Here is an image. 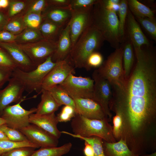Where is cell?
Here are the masks:
<instances>
[{
  "label": "cell",
  "instance_id": "obj_1",
  "mask_svg": "<svg viewBox=\"0 0 156 156\" xmlns=\"http://www.w3.org/2000/svg\"><path fill=\"white\" fill-rule=\"evenodd\" d=\"M134 49L135 64L122 86L112 87L110 102L136 133L156 114V53L151 47Z\"/></svg>",
  "mask_w": 156,
  "mask_h": 156
},
{
  "label": "cell",
  "instance_id": "obj_2",
  "mask_svg": "<svg viewBox=\"0 0 156 156\" xmlns=\"http://www.w3.org/2000/svg\"><path fill=\"white\" fill-rule=\"evenodd\" d=\"M90 24L101 32L112 47L116 49L120 47L122 42L116 12L106 8L101 0H98L92 9Z\"/></svg>",
  "mask_w": 156,
  "mask_h": 156
},
{
  "label": "cell",
  "instance_id": "obj_3",
  "mask_svg": "<svg viewBox=\"0 0 156 156\" xmlns=\"http://www.w3.org/2000/svg\"><path fill=\"white\" fill-rule=\"evenodd\" d=\"M104 40L101 32L90 24L73 46L68 57L75 68L86 69L88 57L99 49Z\"/></svg>",
  "mask_w": 156,
  "mask_h": 156
},
{
  "label": "cell",
  "instance_id": "obj_4",
  "mask_svg": "<svg viewBox=\"0 0 156 156\" xmlns=\"http://www.w3.org/2000/svg\"><path fill=\"white\" fill-rule=\"evenodd\" d=\"M70 125L75 135L86 138L98 137L109 142H116L107 119H90L76 114L72 119Z\"/></svg>",
  "mask_w": 156,
  "mask_h": 156
},
{
  "label": "cell",
  "instance_id": "obj_5",
  "mask_svg": "<svg viewBox=\"0 0 156 156\" xmlns=\"http://www.w3.org/2000/svg\"><path fill=\"white\" fill-rule=\"evenodd\" d=\"M52 56L48 57L43 63L35 69L28 72L23 71L18 68L12 73L11 77L18 79L23 84L25 90L28 93L35 91L41 93L42 82L46 76L58 62L53 61Z\"/></svg>",
  "mask_w": 156,
  "mask_h": 156
},
{
  "label": "cell",
  "instance_id": "obj_6",
  "mask_svg": "<svg viewBox=\"0 0 156 156\" xmlns=\"http://www.w3.org/2000/svg\"><path fill=\"white\" fill-rule=\"evenodd\" d=\"M123 52V46L116 49L96 70L110 83L112 87H120L126 80L122 66Z\"/></svg>",
  "mask_w": 156,
  "mask_h": 156
},
{
  "label": "cell",
  "instance_id": "obj_7",
  "mask_svg": "<svg viewBox=\"0 0 156 156\" xmlns=\"http://www.w3.org/2000/svg\"><path fill=\"white\" fill-rule=\"evenodd\" d=\"M94 83L93 79L90 77H77L70 74L59 85L72 98H88L94 100Z\"/></svg>",
  "mask_w": 156,
  "mask_h": 156
},
{
  "label": "cell",
  "instance_id": "obj_8",
  "mask_svg": "<svg viewBox=\"0 0 156 156\" xmlns=\"http://www.w3.org/2000/svg\"><path fill=\"white\" fill-rule=\"evenodd\" d=\"M16 45L28 56L37 67L52 56L56 47L57 42L43 39L34 42L17 44Z\"/></svg>",
  "mask_w": 156,
  "mask_h": 156
},
{
  "label": "cell",
  "instance_id": "obj_9",
  "mask_svg": "<svg viewBox=\"0 0 156 156\" xmlns=\"http://www.w3.org/2000/svg\"><path fill=\"white\" fill-rule=\"evenodd\" d=\"M23 101L13 105H9L3 111L0 116L5 120V124L8 127L19 130L30 124L29 116L36 112V108L25 109L21 105Z\"/></svg>",
  "mask_w": 156,
  "mask_h": 156
},
{
  "label": "cell",
  "instance_id": "obj_10",
  "mask_svg": "<svg viewBox=\"0 0 156 156\" xmlns=\"http://www.w3.org/2000/svg\"><path fill=\"white\" fill-rule=\"evenodd\" d=\"M94 81L93 99L102 107L107 116L111 117L109 103L112 99V86L107 79L101 76L96 70L92 73Z\"/></svg>",
  "mask_w": 156,
  "mask_h": 156
},
{
  "label": "cell",
  "instance_id": "obj_11",
  "mask_svg": "<svg viewBox=\"0 0 156 156\" xmlns=\"http://www.w3.org/2000/svg\"><path fill=\"white\" fill-rule=\"evenodd\" d=\"M75 68L68 57L58 62L45 77L42 83V90H47L61 84L70 74L75 73Z\"/></svg>",
  "mask_w": 156,
  "mask_h": 156
},
{
  "label": "cell",
  "instance_id": "obj_12",
  "mask_svg": "<svg viewBox=\"0 0 156 156\" xmlns=\"http://www.w3.org/2000/svg\"><path fill=\"white\" fill-rule=\"evenodd\" d=\"M32 143L40 147H57L58 139L37 126L30 124L19 130Z\"/></svg>",
  "mask_w": 156,
  "mask_h": 156
},
{
  "label": "cell",
  "instance_id": "obj_13",
  "mask_svg": "<svg viewBox=\"0 0 156 156\" xmlns=\"http://www.w3.org/2000/svg\"><path fill=\"white\" fill-rule=\"evenodd\" d=\"M24 86L16 78L11 77L6 86L0 90V116L3 110L12 103L23 101Z\"/></svg>",
  "mask_w": 156,
  "mask_h": 156
},
{
  "label": "cell",
  "instance_id": "obj_14",
  "mask_svg": "<svg viewBox=\"0 0 156 156\" xmlns=\"http://www.w3.org/2000/svg\"><path fill=\"white\" fill-rule=\"evenodd\" d=\"M76 114L92 119H107V116L101 105L95 100L88 98H73Z\"/></svg>",
  "mask_w": 156,
  "mask_h": 156
},
{
  "label": "cell",
  "instance_id": "obj_15",
  "mask_svg": "<svg viewBox=\"0 0 156 156\" xmlns=\"http://www.w3.org/2000/svg\"><path fill=\"white\" fill-rule=\"evenodd\" d=\"M91 10L85 11H72V15L69 23L72 48L82 34L90 25Z\"/></svg>",
  "mask_w": 156,
  "mask_h": 156
},
{
  "label": "cell",
  "instance_id": "obj_16",
  "mask_svg": "<svg viewBox=\"0 0 156 156\" xmlns=\"http://www.w3.org/2000/svg\"><path fill=\"white\" fill-rule=\"evenodd\" d=\"M129 40L133 48H140L142 46H151V43L144 35L138 22L129 8L125 26Z\"/></svg>",
  "mask_w": 156,
  "mask_h": 156
},
{
  "label": "cell",
  "instance_id": "obj_17",
  "mask_svg": "<svg viewBox=\"0 0 156 156\" xmlns=\"http://www.w3.org/2000/svg\"><path fill=\"white\" fill-rule=\"evenodd\" d=\"M0 46L5 50L20 69L28 72L36 68L26 54L14 42H0Z\"/></svg>",
  "mask_w": 156,
  "mask_h": 156
},
{
  "label": "cell",
  "instance_id": "obj_18",
  "mask_svg": "<svg viewBox=\"0 0 156 156\" xmlns=\"http://www.w3.org/2000/svg\"><path fill=\"white\" fill-rule=\"evenodd\" d=\"M30 124L35 125L53 135L58 139L62 133L57 127L59 122L55 113L45 115L32 113L29 116Z\"/></svg>",
  "mask_w": 156,
  "mask_h": 156
},
{
  "label": "cell",
  "instance_id": "obj_19",
  "mask_svg": "<svg viewBox=\"0 0 156 156\" xmlns=\"http://www.w3.org/2000/svg\"><path fill=\"white\" fill-rule=\"evenodd\" d=\"M72 48L68 22L61 33L55 51L51 57L52 60L58 62L65 60L69 57Z\"/></svg>",
  "mask_w": 156,
  "mask_h": 156
},
{
  "label": "cell",
  "instance_id": "obj_20",
  "mask_svg": "<svg viewBox=\"0 0 156 156\" xmlns=\"http://www.w3.org/2000/svg\"><path fill=\"white\" fill-rule=\"evenodd\" d=\"M42 13L43 19L49 20L64 27L69 21L72 15V12L69 8L49 5H48Z\"/></svg>",
  "mask_w": 156,
  "mask_h": 156
},
{
  "label": "cell",
  "instance_id": "obj_21",
  "mask_svg": "<svg viewBox=\"0 0 156 156\" xmlns=\"http://www.w3.org/2000/svg\"><path fill=\"white\" fill-rule=\"evenodd\" d=\"M103 146L105 156H139L130 149L126 139L122 138L114 142L103 140Z\"/></svg>",
  "mask_w": 156,
  "mask_h": 156
},
{
  "label": "cell",
  "instance_id": "obj_22",
  "mask_svg": "<svg viewBox=\"0 0 156 156\" xmlns=\"http://www.w3.org/2000/svg\"><path fill=\"white\" fill-rule=\"evenodd\" d=\"M41 93V101L36 108V114L45 115L55 113L60 106L48 90H42Z\"/></svg>",
  "mask_w": 156,
  "mask_h": 156
},
{
  "label": "cell",
  "instance_id": "obj_23",
  "mask_svg": "<svg viewBox=\"0 0 156 156\" xmlns=\"http://www.w3.org/2000/svg\"><path fill=\"white\" fill-rule=\"evenodd\" d=\"M43 20L39 29L43 38L57 42L65 27L49 20Z\"/></svg>",
  "mask_w": 156,
  "mask_h": 156
},
{
  "label": "cell",
  "instance_id": "obj_24",
  "mask_svg": "<svg viewBox=\"0 0 156 156\" xmlns=\"http://www.w3.org/2000/svg\"><path fill=\"white\" fill-rule=\"evenodd\" d=\"M128 8L136 17L155 18V11L137 0H127Z\"/></svg>",
  "mask_w": 156,
  "mask_h": 156
},
{
  "label": "cell",
  "instance_id": "obj_25",
  "mask_svg": "<svg viewBox=\"0 0 156 156\" xmlns=\"http://www.w3.org/2000/svg\"><path fill=\"white\" fill-rule=\"evenodd\" d=\"M72 146L69 142L59 147H41L35 150L31 156H62L68 153Z\"/></svg>",
  "mask_w": 156,
  "mask_h": 156
},
{
  "label": "cell",
  "instance_id": "obj_26",
  "mask_svg": "<svg viewBox=\"0 0 156 156\" xmlns=\"http://www.w3.org/2000/svg\"><path fill=\"white\" fill-rule=\"evenodd\" d=\"M47 90L60 106L62 105L69 106L75 110V105L74 99L59 85L54 86Z\"/></svg>",
  "mask_w": 156,
  "mask_h": 156
},
{
  "label": "cell",
  "instance_id": "obj_27",
  "mask_svg": "<svg viewBox=\"0 0 156 156\" xmlns=\"http://www.w3.org/2000/svg\"><path fill=\"white\" fill-rule=\"evenodd\" d=\"M43 39L39 29L27 27L22 32L16 35L14 42L25 44L37 42Z\"/></svg>",
  "mask_w": 156,
  "mask_h": 156
},
{
  "label": "cell",
  "instance_id": "obj_28",
  "mask_svg": "<svg viewBox=\"0 0 156 156\" xmlns=\"http://www.w3.org/2000/svg\"><path fill=\"white\" fill-rule=\"evenodd\" d=\"M133 46L129 40L123 46V58L125 77L127 79L129 76L132 69L134 61Z\"/></svg>",
  "mask_w": 156,
  "mask_h": 156
},
{
  "label": "cell",
  "instance_id": "obj_29",
  "mask_svg": "<svg viewBox=\"0 0 156 156\" xmlns=\"http://www.w3.org/2000/svg\"><path fill=\"white\" fill-rule=\"evenodd\" d=\"M61 132L62 133L80 139L88 142L92 147L95 156H105L103 146V140L101 138L96 136L83 137L66 131H62Z\"/></svg>",
  "mask_w": 156,
  "mask_h": 156
},
{
  "label": "cell",
  "instance_id": "obj_30",
  "mask_svg": "<svg viewBox=\"0 0 156 156\" xmlns=\"http://www.w3.org/2000/svg\"><path fill=\"white\" fill-rule=\"evenodd\" d=\"M119 5L118 11L119 15V30L122 43L125 39V23L128 9L127 0H120Z\"/></svg>",
  "mask_w": 156,
  "mask_h": 156
},
{
  "label": "cell",
  "instance_id": "obj_31",
  "mask_svg": "<svg viewBox=\"0 0 156 156\" xmlns=\"http://www.w3.org/2000/svg\"><path fill=\"white\" fill-rule=\"evenodd\" d=\"M22 147H30L35 148L40 147L29 140L22 142H15L9 140H0V156L12 149Z\"/></svg>",
  "mask_w": 156,
  "mask_h": 156
},
{
  "label": "cell",
  "instance_id": "obj_32",
  "mask_svg": "<svg viewBox=\"0 0 156 156\" xmlns=\"http://www.w3.org/2000/svg\"><path fill=\"white\" fill-rule=\"evenodd\" d=\"M27 27L22 16L14 18L8 21L3 29L5 30L17 35L22 32Z\"/></svg>",
  "mask_w": 156,
  "mask_h": 156
},
{
  "label": "cell",
  "instance_id": "obj_33",
  "mask_svg": "<svg viewBox=\"0 0 156 156\" xmlns=\"http://www.w3.org/2000/svg\"><path fill=\"white\" fill-rule=\"evenodd\" d=\"M98 0H71L69 8L72 12L85 11L92 10Z\"/></svg>",
  "mask_w": 156,
  "mask_h": 156
},
{
  "label": "cell",
  "instance_id": "obj_34",
  "mask_svg": "<svg viewBox=\"0 0 156 156\" xmlns=\"http://www.w3.org/2000/svg\"><path fill=\"white\" fill-rule=\"evenodd\" d=\"M136 20L145 29L151 37L156 40V21L155 18L136 17Z\"/></svg>",
  "mask_w": 156,
  "mask_h": 156
},
{
  "label": "cell",
  "instance_id": "obj_35",
  "mask_svg": "<svg viewBox=\"0 0 156 156\" xmlns=\"http://www.w3.org/2000/svg\"><path fill=\"white\" fill-rule=\"evenodd\" d=\"M0 129L5 133L9 140L11 141L22 142L28 140L19 130L9 127L5 124L0 126Z\"/></svg>",
  "mask_w": 156,
  "mask_h": 156
},
{
  "label": "cell",
  "instance_id": "obj_36",
  "mask_svg": "<svg viewBox=\"0 0 156 156\" xmlns=\"http://www.w3.org/2000/svg\"><path fill=\"white\" fill-rule=\"evenodd\" d=\"M17 66L6 51L0 49V68L12 72Z\"/></svg>",
  "mask_w": 156,
  "mask_h": 156
},
{
  "label": "cell",
  "instance_id": "obj_37",
  "mask_svg": "<svg viewBox=\"0 0 156 156\" xmlns=\"http://www.w3.org/2000/svg\"><path fill=\"white\" fill-rule=\"evenodd\" d=\"M23 18L27 27L34 29H39L43 20L42 14L33 12L25 14Z\"/></svg>",
  "mask_w": 156,
  "mask_h": 156
},
{
  "label": "cell",
  "instance_id": "obj_38",
  "mask_svg": "<svg viewBox=\"0 0 156 156\" xmlns=\"http://www.w3.org/2000/svg\"><path fill=\"white\" fill-rule=\"evenodd\" d=\"M116 115L113 118V127L112 133L115 138H119L122 135L125 123L124 117L119 112L116 111Z\"/></svg>",
  "mask_w": 156,
  "mask_h": 156
},
{
  "label": "cell",
  "instance_id": "obj_39",
  "mask_svg": "<svg viewBox=\"0 0 156 156\" xmlns=\"http://www.w3.org/2000/svg\"><path fill=\"white\" fill-rule=\"evenodd\" d=\"M103 57L99 52L95 51L88 57L86 62V69L90 70L92 68L99 67L102 64Z\"/></svg>",
  "mask_w": 156,
  "mask_h": 156
},
{
  "label": "cell",
  "instance_id": "obj_40",
  "mask_svg": "<svg viewBox=\"0 0 156 156\" xmlns=\"http://www.w3.org/2000/svg\"><path fill=\"white\" fill-rule=\"evenodd\" d=\"M35 149L30 147H18L6 152L1 156H31Z\"/></svg>",
  "mask_w": 156,
  "mask_h": 156
},
{
  "label": "cell",
  "instance_id": "obj_41",
  "mask_svg": "<svg viewBox=\"0 0 156 156\" xmlns=\"http://www.w3.org/2000/svg\"><path fill=\"white\" fill-rule=\"evenodd\" d=\"M76 114L75 110L73 108L64 105L56 116L59 122H66L72 120Z\"/></svg>",
  "mask_w": 156,
  "mask_h": 156
},
{
  "label": "cell",
  "instance_id": "obj_42",
  "mask_svg": "<svg viewBox=\"0 0 156 156\" xmlns=\"http://www.w3.org/2000/svg\"><path fill=\"white\" fill-rule=\"evenodd\" d=\"M48 5L47 0H36L30 5L25 14L33 12L41 14Z\"/></svg>",
  "mask_w": 156,
  "mask_h": 156
},
{
  "label": "cell",
  "instance_id": "obj_43",
  "mask_svg": "<svg viewBox=\"0 0 156 156\" xmlns=\"http://www.w3.org/2000/svg\"><path fill=\"white\" fill-rule=\"evenodd\" d=\"M8 14L10 17H12L20 12L26 6L25 3L20 1H12L9 2Z\"/></svg>",
  "mask_w": 156,
  "mask_h": 156
},
{
  "label": "cell",
  "instance_id": "obj_44",
  "mask_svg": "<svg viewBox=\"0 0 156 156\" xmlns=\"http://www.w3.org/2000/svg\"><path fill=\"white\" fill-rule=\"evenodd\" d=\"M16 37L15 35L6 30H0V42L13 43L14 42Z\"/></svg>",
  "mask_w": 156,
  "mask_h": 156
},
{
  "label": "cell",
  "instance_id": "obj_45",
  "mask_svg": "<svg viewBox=\"0 0 156 156\" xmlns=\"http://www.w3.org/2000/svg\"><path fill=\"white\" fill-rule=\"evenodd\" d=\"M71 0L47 1L48 5L61 8H69Z\"/></svg>",
  "mask_w": 156,
  "mask_h": 156
},
{
  "label": "cell",
  "instance_id": "obj_46",
  "mask_svg": "<svg viewBox=\"0 0 156 156\" xmlns=\"http://www.w3.org/2000/svg\"><path fill=\"white\" fill-rule=\"evenodd\" d=\"M12 72L0 68V90L12 76Z\"/></svg>",
  "mask_w": 156,
  "mask_h": 156
},
{
  "label": "cell",
  "instance_id": "obj_47",
  "mask_svg": "<svg viewBox=\"0 0 156 156\" xmlns=\"http://www.w3.org/2000/svg\"><path fill=\"white\" fill-rule=\"evenodd\" d=\"M83 153L85 156H95L92 146L86 141H85Z\"/></svg>",
  "mask_w": 156,
  "mask_h": 156
},
{
  "label": "cell",
  "instance_id": "obj_48",
  "mask_svg": "<svg viewBox=\"0 0 156 156\" xmlns=\"http://www.w3.org/2000/svg\"><path fill=\"white\" fill-rule=\"evenodd\" d=\"M8 21L7 17L2 12H0V30L3 28Z\"/></svg>",
  "mask_w": 156,
  "mask_h": 156
},
{
  "label": "cell",
  "instance_id": "obj_49",
  "mask_svg": "<svg viewBox=\"0 0 156 156\" xmlns=\"http://www.w3.org/2000/svg\"><path fill=\"white\" fill-rule=\"evenodd\" d=\"M9 2L8 0H0V5L1 8H5L9 5Z\"/></svg>",
  "mask_w": 156,
  "mask_h": 156
},
{
  "label": "cell",
  "instance_id": "obj_50",
  "mask_svg": "<svg viewBox=\"0 0 156 156\" xmlns=\"http://www.w3.org/2000/svg\"><path fill=\"white\" fill-rule=\"evenodd\" d=\"M9 140L5 133L0 129V140Z\"/></svg>",
  "mask_w": 156,
  "mask_h": 156
},
{
  "label": "cell",
  "instance_id": "obj_51",
  "mask_svg": "<svg viewBox=\"0 0 156 156\" xmlns=\"http://www.w3.org/2000/svg\"><path fill=\"white\" fill-rule=\"evenodd\" d=\"M6 124L5 120L0 116V126Z\"/></svg>",
  "mask_w": 156,
  "mask_h": 156
},
{
  "label": "cell",
  "instance_id": "obj_52",
  "mask_svg": "<svg viewBox=\"0 0 156 156\" xmlns=\"http://www.w3.org/2000/svg\"><path fill=\"white\" fill-rule=\"evenodd\" d=\"M140 156H156V152L149 154L142 155Z\"/></svg>",
  "mask_w": 156,
  "mask_h": 156
},
{
  "label": "cell",
  "instance_id": "obj_53",
  "mask_svg": "<svg viewBox=\"0 0 156 156\" xmlns=\"http://www.w3.org/2000/svg\"><path fill=\"white\" fill-rule=\"evenodd\" d=\"M1 6H0V8H1Z\"/></svg>",
  "mask_w": 156,
  "mask_h": 156
}]
</instances>
